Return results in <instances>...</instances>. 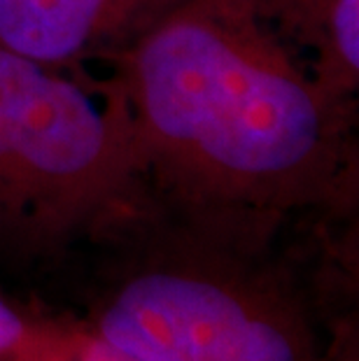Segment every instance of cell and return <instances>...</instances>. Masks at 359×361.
<instances>
[{
  "label": "cell",
  "instance_id": "2",
  "mask_svg": "<svg viewBox=\"0 0 359 361\" xmlns=\"http://www.w3.org/2000/svg\"><path fill=\"white\" fill-rule=\"evenodd\" d=\"M336 224L187 212L147 189L84 245L80 317L140 361H359L357 259Z\"/></svg>",
  "mask_w": 359,
  "mask_h": 361
},
{
  "label": "cell",
  "instance_id": "1",
  "mask_svg": "<svg viewBox=\"0 0 359 361\" xmlns=\"http://www.w3.org/2000/svg\"><path fill=\"white\" fill-rule=\"evenodd\" d=\"M108 71L159 201L278 226L355 217L357 105L324 91L255 0H185Z\"/></svg>",
  "mask_w": 359,
  "mask_h": 361
},
{
  "label": "cell",
  "instance_id": "7",
  "mask_svg": "<svg viewBox=\"0 0 359 361\" xmlns=\"http://www.w3.org/2000/svg\"><path fill=\"white\" fill-rule=\"evenodd\" d=\"M42 322V310L21 308L0 294V361H10L33 341Z\"/></svg>",
  "mask_w": 359,
  "mask_h": 361
},
{
  "label": "cell",
  "instance_id": "4",
  "mask_svg": "<svg viewBox=\"0 0 359 361\" xmlns=\"http://www.w3.org/2000/svg\"><path fill=\"white\" fill-rule=\"evenodd\" d=\"M185 0H0V47L59 71L108 66Z\"/></svg>",
  "mask_w": 359,
  "mask_h": 361
},
{
  "label": "cell",
  "instance_id": "5",
  "mask_svg": "<svg viewBox=\"0 0 359 361\" xmlns=\"http://www.w3.org/2000/svg\"><path fill=\"white\" fill-rule=\"evenodd\" d=\"M259 12L343 103L359 98V0H255Z\"/></svg>",
  "mask_w": 359,
  "mask_h": 361
},
{
  "label": "cell",
  "instance_id": "3",
  "mask_svg": "<svg viewBox=\"0 0 359 361\" xmlns=\"http://www.w3.org/2000/svg\"><path fill=\"white\" fill-rule=\"evenodd\" d=\"M140 191L138 154L108 87L0 47V252L66 257Z\"/></svg>",
  "mask_w": 359,
  "mask_h": 361
},
{
  "label": "cell",
  "instance_id": "6",
  "mask_svg": "<svg viewBox=\"0 0 359 361\" xmlns=\"http://www.w3.org/2000/svg\"><path fill=\"white\" fill-rule=\"evenodd\" d=\"M10 361H140L89 326L80 314L44 312L33 341Z\"/></svg>",
  "mask_w": 359,
  "mask_h": 361
}]
</instances>
